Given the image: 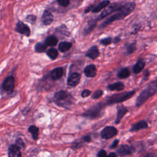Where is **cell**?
Returning a JSON list of instances; mask_svg holds the SVG:
<instances>
[{
  "mask_svg": "<svg viewBox=\"0 0 157 157\" xmlns=\"http://www.w3.org/2000/svg\"><path fill=\"white\" fill-rule=\"evenodd\" d=\"M135 7L136 3L134 2H129L123 4L117 10L114 12L115 13H113L112 15L109 16L102 23H101L98 28L99 29H103L110 25L115 21L120 20L128 16L133 12Z\"/></svg>",
  "mask_w": 157,
  "mask_h": 157,
  "instance_id": "obj_1",
  "label": "cell"
},
{
  "mask_svg": "<svg viewBox=\"0 0 157 157\" xmlns=\"http://www.w3.org/2000/svg\"><path fill=\"white\" fill-rule=\"evenodd\" d=\"M74 101H75L74 98L63 90L56 92L53 98V101L57 105L67 109L74 104Z\"/></svg>",
  "mask_w": 157,
  "mask_h": 157,
  "instance_id": "obj_2",
  "label": "cell"
},
{
  "mask_svg": "<svg viewBox=\"0 0 157 157\" xmlns=\"http://www.w3.org/2000/svg\"><path fill=\"white\" fill-rule=\"evenodd\" d=\"M156 80H155L140 93L136 101V106L140 107V105L144 104L151 96L156 93Z\"/></svg>",
  "mask_w": 157,
  "mask_h": 157,
  "instance_id": "obj_3",
  "label": "cell"
},
{
  "mask_svg": "<svg viewBox=\"0 0 157 157\" xmlns=\"http://www.w3.org/2000/svg\"><path fill=\"white\" fill-rule=\"evenodd\" d=\"M135 93H136V90H132L130 91H126L121 93L114 94L107 98L105 101H103L102 102L105 106L123 102L130 99L131 97H132L135 94Z\"/></svg>",
  "mask_w": 157,
  "mask_h": 157,
  "instance_id": "obj_4",
  "label": "cell"
},
{
  "mask_svg": "<svg viewBox=\"0 0 157 157\" xmlns=\"http://www.w3.org/2000/svg\"><path fill=\"white\" fill-rule=\"evenodd\" d=\"M105 107L102 102H100L93 105L91 108L83 113L82 115L89 119H96L102 116V111Z\"/></svg>",
  "mask_w": 157,
  "mask_h": 157,
  "instance_id": "obj_5",
  "label": "cell"
},
{
  "mask_svg": "<svg viewBox=\"0 0 157 157\" xmlns=\"http://www.w3.org/2000/svg\"><path fill=\"white\" fill-rule=\"evenodd\" d=\"M15 82V79L12 75L6 77L1 85V90L4 93L12 94L14 91Z\"/></svg>",
  "mask_w": 157,
  "mask_h": 157,
  "instance_id": "obj_6",
  "label": "cell"
},
{
  "mask_svg": "<svg viewBox=\"0 0 157 157\" xmlns=\"http://www.w3.org/2000/svg\"><path fill=\"white\" fill-rule=\"evenodd\" d=\"M122 4H119L117 2H115L110 5H108L104 9V10L101 13V14L99 15V17L97 18H96V20L97 21L101 20L102 19H103L104 18L106 17L107 16H108L109 15L115 11L117 10L121 6Z\"/></svg>",
  "mask_w": 157,
  "mask_h": 157,
  "instance_id": "obj_7",
  "label": "cell"
},
{
  "mask_svg": "<svg viewBox=\"0 0 157 157\" xmlns=\"http://www.w3.org/2000/svg\"><path fill=\"white\" fill-rule=\"evenodd\" d=\"M118 134V131L116 128L112 126H108L105 127L101 132V137L104 139H110Z\"/></svg>",
  "mask_w": 157,
  "mask_h": 157,
  "instance_id": "obj_8",
  "label": "cell"
},
{
  "mask_svg": "<svg viewBox=\"0 0 157 157\" xmlns=\"http://www.w3.org/2000/svg\"><path fill=\"white\" fill-rule=\"evenodd\" d=\"M15 30L16 32L21 34H23L26 37L29 36L31 34V30L29 27L21 21H18L16 23Z\"/></svg>",
  "mask_w": 157,
  "mask_h": 157,
  "instance_id": "obj_9",
  "label": "cell"
},
{
  "mask_svg": "<svg viewBox=\"0 0 157 157\" xmlns=\"http://www.w3.org/2000/svg\"><path fill=\"white\" fill-rule=\"evenodd\" d=\"M135 151V148L132 146L128 145H121L120 146L117 152L121 156L131 155Z\"/></svg>",
  "mask_w": 157,
  "mask_h": 157,
  "instance_id": "obj_10",
  "label": "cell"
},
{
  "mask_svg": "<svg viewBox=\"0 0 157 157\" xmlns=\"http://www.w3.org/2000/svg\"><path fill=\"white\" fill-rule=\"evenodd\" d=\"M21 155V149L15 144H11L8 147L7 156L9 157H20Z\"/></svg>",
  "mask_w": 157,
  "mask_h": 157,
  "instance_id": "obj_11",
  "label": "cell"
},
{
  "mask_svg": "<svg viewBox=\"0 0 157 157\" xmlns=\"http://www.w3.org/2000/svg\"><path fill=\"white\" fill-rule=\"evenodd\" d=\"M80 78H81L80 74L78 72H74L68 77L67 83L70 86H75L79 83Z\"/></svg>",
  "mask_w": 157,
  "mask_h": 157,
  "instance_id": "obj_12",
  "label": "cell"
},
{
  "mask_svg": "<svg viewBox=\"0 0 157 157\" xmlns=\"http://www.w3.org/2000/svg\"><path fill=\"white\" fill-rule=\"evenodd\" d=\"M42 22L43 25L47 26L50 25L53 20V14L47 10H45L42 15Z\"/></svg>",
  "mask_w": 157,
  "mask_h": 157,
  "instance_id": "obj_13",
  "label": "cell"
},
{
  "mask_svg": "<svg viewBox=\"0 0 157 157\" xmlns=\"http://www.w3.org/2000/svg\"><path fill=\"white\" fill-rule=\"evenodd\" d=\"M97 22L98 21L96 20V19H93L91 20H90L89 21H88L86 25L85 26V27L84 28L83 30V35L86 36L89 34L90 33L92 32V31L96 28V26H97Z\"/></svg>",
  "mask_w": 157,
  "mask_h": 157,
  "instance_id": "obj_14",
  "label": "cell"
},
{
  "mask_svg": "<svg viewBox=\"0 0 157 157\" xmlns=\"http://www.w3.org/2000/svg\"><path fill=\"white\" fill-rule=\"evenodd\" d=\"M128 112V110L123 105H118L117 107V118L115 120V124H118L123 117Z\"/></svg>",
  "mask_w": 157,
  "mask_h": 157,
  "instance_id": "obj_15",
  "label": "cell"
},
{
  "mask_svg": "<svg viewBox=\"0 0 157 157\" xmlns=\"http://www.w3.org/2000/svg\"><path fill=\"white\" fill-rule=\"evenodd\" d=\"M83 72L87 77H94L96 75L97 69L94 64H91L85 67Z\"/></svg>",
  "mask_w": 157,
  "mask_h": 157,
  "instance_id": "obj_16",
  "label": "cell"
},
{
  "mask_svg": "<svg viewBox=\"0 0 157 157\" xmlns=\"http://www.w3.org/2000/svg\"><path fill=\"white\" fill-rule=\"evenodd\" d=\"M148 128V123L145 120H141L133 124L129 129L130 132L138 131L142 129H146Z\"/></svg>",
  "mask_w": 157,
  "mask_h": 157,
  "instance_id": "obj_17",
  "label": "cell"
},
{
  "mask_svg": "<svg viewBox=\"0 0 157 157\" xmlns=\"http://www.w3.org/2000/svg\"><path fill=\"white\" fill-rule=\"evenodd\" d=\"M99 55V52L98 50V48L97 46L94 45L91 47L87 51L85 56L92 59H95L97 58Z\"/></svg>",
  "mask_w": 157,
  "mask_h": 157,
  "instance_id": "obj_18",
  "label": "cell"
},
{
  "mask_svg": "<svg viewBox=\"0 0 157 157\" xmlns=\"http://www.w3.org/2000/svg\"><path fill=\"white\" fill-rule=\"evenodd\" d=\"M64 73V70L62 67H59L53 69L50 72V77L53 80H56L61 78Z\"/></svg>",
  "mask_w": 157,
  "mask_h": 157,
  "instance_id": "obj_19",
  "label": "cell"
},
{
  "mask_svg": "<svg viewBox=\"0 0 157 157\" xmlns=\"http://www.w3.org/2000/svg\"><path fill=\"white\" fill-rule=\"evenodd\" d=\"M110 3V1L109 0H104L101 2H100L98 5L93 6V9L91 10V12L93 13H98L102 10H103L104 8H105L108 5H109Z\"/></svg>",
  "mask_w": 157,
  "mask_h": 157,
  "instance_id": "obj_20",
  "label": "cell"
},
{
  "mask_svg": "<svg viewBox=\"0 0 157 157\" xmlns=\"http://www.w3.org/2000/svg\"><path fill=\"white\" fill-rule=\"evenodd\" d=\"M107 89L110 91H122L124 88V85L121 82H117L112 84H109L107 86Z\"/></svg>",
  "mask_w": 157,
  "mask_h": 157,
  "instance_id": "obj_21",
  "label": "cell"
},
{
  "mask_svg": "<svg viewBox=\"0 0 157 157\" xmlns=\"http://www.w3.org/2000/svg\"><path fill=\"white\" fill-rule=\"evenodd\" d=\"M145 63L142 59H139L133 66V72L136 74L140 73L145 67Z\"/></svg>",
  "mask_w": 157,
  "mask_h": 157,
  "instance_id": "obj_22",
  "label": "cell"
},
{
  "mask_svg": "<svg viewBox=\"0 0 157 157\" xmlns=\"http://www.w3.org/2000/svg\"><path fill=\"white\" fill-rule=\"evenodd\" d=\"M28 132L31 134L32 137L34 140H36L39 138V128H37L35 125H31L29 126L28 129Z\"/></svg>",
  "mask_w": 157,
  "mask_h": 157,
  "instance_id": "obj_23",
  "label": "cell"
},
{
  "mask_svg": "<svg viewBox=\"0 0 157 157\" xmlns=\"http://www.w3.org/2000/svg\"><path fill=\"white\" fill-rule=\"evenodd\" d=\"M72 47V44L69 42L63 41L59 42L58 45V49L61 52H66Z\"/></svg>",
  "mask_w": 157,
  "mask_h": 157,
  "instance_id": "obj_24",
  "label": "cell"
},
{
  "mask_svg": "<svg viewBox=\"0 0 157 157\" xmlns=\"http://www.w3.org/2000/svg\"><path fill=\"white\" fill-rule=\"evenodd\" d=\"M58 38L53 35L48 36L44 41L47 46H55L58 44Z\"/></svg>",
  "mask_w": 157,
  "mask_h": 157,
  "instance_id": "obj_25",
  "label": "cell"
},
{
  "mask_svg": "<svg viewBox=\"0 0 157 157\" xmlns=\"http://www.w3.org/2000/svg\"><path fill=\"white\" fill-rule=\"evenodd\" d=\"M47 48V45L44 42H39L36 44L34 46V51L37 53H42Z\"/></svg>",
  "mask_w": 157,
  "mask_h": 157,
  "instance_id": "obj_26",
  "label": "cell"
},
{
  "mask_svg": "<svg viewBox=\"0 0 157 157\" xmlns=\"http://www.w3.org/2000/svg\"><path fill=\"white\" fill-rule=\"evenodd\" d=\"M129 75H130V71L127 67L122 68L118 71L117 74V76L120 78H126Z\"/></svg>",
  "mask_w": 157,
  "mask_h": 157,
  "instance_id": "obj_27",
  "label": "cell"
},
{
  "mask_svg": "<svg viewBox=\"0 0 157 157\" xmlns=\"http://www.w3.org/2000/svg\"><path fill=\"white\" fill-rule=\"evenodd\" d=\"M56 31L64 36H66V37H68L70 34L67 29V28L66 27V26L65 25H61V26H58L56 29Z\"/></svg>",
  "mask_w": 157,
  "mask_h": 157,
  "instance_id": "obj_28",
  "label": "cell"
},
{
  "mask_svg": "<svg viewBox=\"0 0 157 157\" xmlns=\"http://www.w3.org/2000/svg\"><path fill=\"white\" fill-rule=\"evenodd\" d=\"M47 55L51 59L53 60V59H55L58 57V52L55 48H50L47 50Z\"/></svg>",
  "mask_w": 157,
  "mask_h": 157,
  "instance_id": "obj_29",
  "label": "cell"
},
{
  "mask_svg": "<svg viewBox=\"0 0 157 157\" xmlns=\"http://www.w3.org/2000/svg\"><path fill=\"white\" fill-rule=\"evenodd\" d=\"M136 48H137V47H136V42L131 43V44H130L129 45H128L127 46V47H126V53L128 55H130V54L134 53L136 51Z\"/></svg>",
  "mask_w": 157,
  "mask_h": 157,
  "instance_id": "obj_30",
  "label": "cell"
},
{
  "mask_svg": "<svg viewBox=\"0 0 157 157\" xmlns=\"http://www.w3.org/2000/svg\"><path fill=\"white\" fill-rule=\"evenodd\" d=\"M36 19H37V17L34 15H33V14L28 15L25 18V20L27 22L31 23V25H34L36 23Z\"/></svg>",
  "mask_w": 157,
  "mask_h": 157,
  "instance_id": "obj_31",
  "label": "cell"
},
{
  "mask_svg": "<svg viewBox=\"0 0 157 157\" xmlns=\"http://www.w3.org/2000/svg\"><path fill=\"white\" fill-rule=\"evenodd\" d=\"M20 149H24L26 147L25 144L24 142V141L23 140V139L21 138H17L15 140V143Z\"/></svg>",
  "mask_w": 157,
  "mask_h": 157,
  "instance_id": "obj_32",
  "label": "cell"
},
{
  "mask_svg": "<svg viewBox=\"0 0 157 157\" xmlns=\"http://www.w3.org/2000/svg\"><path fill=\"white\" fill-rule=\"evenodd\" d=\"M102 94H103V91L102 90H98L93 93L91 96V98L94 99H96L101 98L102 96Z\"/></svg>",
  "mask_w": 157,
  "mask_h": 157,
  "instance_id": "obj_33",
  "label": "cell"
},
{
  "mask_svg": "<svg viewBox=\"0 0 157 157\" xmlns=\"http://www.w3.org/2000/svg\"><path fill=\"white\" fill-rule=\"evenodd\" d=\"M112 42V39L110 37H107L104 39H102L100 40V44L103 45H110Z\"/></svg>",
  "mask_w": 157,
  "mask_h": 157,
  "instance_id": "obj_34",
  "label": "cell"
},
{
  "mask_svg": "<svg viewBox=\"0 0 157 157\" xmlns=\"http://www.w3.org/2000/svg\"><path fill=\"white\" fill-rule=\"evenodd\" d=\"M56 1L59 6L63 7H67L70 3V0H56Z\"/></svg>",
  "mask_w": 157,
  "mask_h": 157,
  "instance_id": "obj_35",
  "label": "cell"
},
{
  "mask_svg": "<svg viewBox=\"0 0 157 157\" xmlns=\"http://www.w3.org/2000/svg\"><path fill=\"white\" fill-rule=\"evenodd\" d=\"M91 92L90 90H89L88 89H85L82 92V94H81V96L83 98H85L86 97H88V96H90L91 94Z\"/></svg>",
  "mask_w": 157,
  "mask_h": 157,
  "instance_id": "obj_36",
  "label": "cell"
},
{
  "mask_svg": "<svg viewBox=\"0 0 157 157\" xmlns=\"http://www.w3.org/2000/svg\"><path fill=\"white\" fill-rule=\"evenodd\" d=\"M107 156V154L104 150H99L97 154V156L98 157H103V156Z\"/></svg>",
  "mask_w": 157,
  "mask_h": 157,
  "instance_id": "obj_37",
  "label": "cell"
},
{
  "mask_svg": "<svg viewBox=\"0 0 157 157\" xmlns=\"http://www.w3.org/2000/svg\"><path fill=\"white\" fill-rule=\"evenodd\" d=\"M118 142H119V140L118 139H115L113 141L112 144L110 145L109 148L110 149H112V148H116L117 146H118Z\"/></svg>",
  "mask_w": 157,
  "mask_h": 157,
  "instance_id": "obj_38",
  "label": "cell"
},
{
  "mask_svg": "<svg viewBox=\"0 0 157 157\" xmlns=\"http://www.w3.org/2000/svg\"><path fill=\"white\" fill-rule=\"evenodd\" d=\"M83 140L84 142L89 143V142H91V136L90 135H86V136L83 137Z\"/></svg>",
  "mask_w": 157,
  "mask_h": 157,
  "instance_id": "obj_39",
  "label": "cell"
},
{
  "mask_svg": "<svg viewBox=\"0 0 157 157\" xmlns=\"http://www.w3.org/2000/svg\"><path fill=\"white\" fill-rule=\"evenodd\" d=\"M120 41V38L119 37H116L114 39H113V42L115 44H117L118 42H119Z\"/></svg>",
  "mask_w": 157,
  "mask_h": 157,
  "instance_id": "obj_40",
  "label": "cell"
},
{
  "mask_svg": "<svg viewBox=\"0 0 157 157\" xmlns=\"http://www.w3.org/2000/svg\"><path fill=\"white\" fill-rule=\"evenodd\" d=\"M107 156H109V157H117V155L116 153H115L112 152V153H109V155H107Z\"/></svg>",
  "mask_w": 157,
  "mask_h": 157,
  "instance_id": "obj_41",
  "label": "cell"
}]
</instances>
